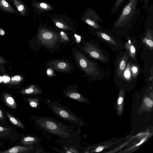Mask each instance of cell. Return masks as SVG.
<instances>
[{"mask_svg": "<svg viewBox=\"0 0 153 153\" xmlns=\"http://www.w3.org/2000/svg\"><path fill=\"white\" fill-rule=\"evenodd\" d=\"M30 118L37 130L57 137L62 146H75L79 142V131L74 126H68L49 117L31 116Z\"/></svg>", "mask_w": 153, "mask_h": 153, "instance_id": "1", "label": "cell"}, {"mask_svg": "<svg viewBox=\"0 0 153 153\" xmlns=\"http://www.w3.org/2000/svg\"><path fill=\"white\" fill-rule=\"evenodd\" d=\"M138 0H128L111 27L112 30L120 35L127 33L135 23L140 12Z\"/></svg>", "mask_w": 153, "mask_h": 153, "instance_id": "2", "label": "cell"}, {"mask_svg": "<svg viewBox=\"0 0 153 153\" xmlns=\"http://www.w3.org/2000/svg\"><path fill=\"white\" fill-rule=\"evenodd\" d=\"M72 53L76 65L84 73V77L93 81L103 79L104 76L103 70L97 62L89 59L75 46L73 47Z\"/></svg>", "mask_w": 153, "mask_h": 153, "instance_id": "3", "label": "cell"}, {"mask_svg": "<svg viewBox=\"0 0 153 153\" xmlns=\"http://www.w3.org/2000/svg\"><path fill=\"white\" fill-rule=\"evenodd\" d=\"M32 42L34 48L36 51L40 50L42 47L52 53L58 51L60 45L62 44L59 32L47 27H38Z\"/></svg>", "mask_w": 153, "mask_h": 153, "instance_id": "4", "label": "cell"}, {"mask_svg": "<svg viewBox=\"0 0 153 153\" xmlns=\"http://www.w3.org/2000/svg\"><path fill=\"white\" fill-rule=\"evenodd\" d=\"M76 44L86 55L103 63H108L109 58L107 51L101 48L94 40L89 41L82 39L79 42H76Z\"/></svg>", "mask_w": 153, "mask_h": 153, "instance_id": "5", "label": "cell"}, {"mask_svg": "<svg viewBox=\"0 0 153 153\" xmlns=\"http://www.w3.org/2000/svg\"><path fill=\"white\" fill-rule=\"evenodd\" d=\"M45 104L56 115L76 128H79L83 125L82 120L67 107L61 104L59 100H48Z\"/></svg>", "mask_w": 153, "mask_h": 153, "instance_id": "6", "label": "cell"}, {"mask_svg": "<svg viewBox=\"0 0 153 153\" xmlns=\"http://www.w3.org/2000/svg\"><path fill=\"white\" fill-rule=\"evenodd\" d=\"M92 33L114 52L121 51L125 49V44L119 38L111 32L102 27L94 28L89 26Z\"/></svg>", "mask_w": 153, "mask_h": 153, "instance_id": "7", "label": "cell"}, {"mask_svg": "<svg viewBox=\"0 0 153 153\" xmlns=\"http://www.w3.org/2000/svg\"><path fill=\"white\" fill-rule=\"evenodd\" d=\"M46 68L50 67L55 71L62 73H69L74 70L73 63L66 59H53L44 64Z\"/></svg>", "mask_w": 153, "mask_h": 153, "instance_id": "8", "label": "cell"}, {"mask_svg": "<svg viewBox=\"0 0 153 153\" xmlns=\"http://www.w3.org/2000/svg\"><path fill=\"white\" fill-rule=\"evenodd\" d=\"M129 58L128 51L126 49L117 54L114 60V78L119 77L122 74Z\"/></svg>", "mask_w": 153, "mask_h": 153, "instance_id": "9", "label": "cell"}, {"mask_svg": "<svg viewBox=\"0 0 153 153\" xmlns=\"http://www.w3.org/2000/svg\"><path fill=\"white\" fill-rule=\"evenodd\" d=\"M84 21L92 27L99 29L102 27L99 23L102 22V19L99 15L92 9H87L83 16Z\"/></svg>", "mask_w": 153, "mask_h": 153, "instance_id": "10", "label": "cell"}, {"mask_svg": "<svg viewBox=\"0 0 153 153\" xmlns=\"http://www.w3.org/2000/svg\"><path fill=\"white\" fill-rule=\"evenodd\" d=\"M77 85H69L63 91L62 94L66 97L78 102H85L86 99L79 92Z\"/></svg>", "mask_w": 153, "mask_h": 153, "instance_id": "11", "label": "cell"}, {"mask_svg": "<svg viewBox=\"0 0 153 153\" xmlns=\"http://www.w3.org/2000/svg\"><path fill=\"white\" fill-rule=\"evenodd\" d=\"M139 44L134 37L130 38L125 44V49L128 51L129 57L133 60L136 59Z\"/></svg>", "mask_w": 153, "mask_h": 153, "instance_id": "12", "label": "cell"}, {"mask_svg": "<svg viewBox=\"0 0 153 153\" xmlns=\"http://www.w3.org/2000/svg\"><path fill=\"white\" fill-rule=\"evenodd\" d=\"M114 80L122 81V82H130L133 80H136L133 79L130 69V61L128 59L125 69L120 76L117 78H114Z\"/></svg>", "mask_w": 153, "mask_h": 153, "instance_id": "13", "label": "cell"}, {"mask_svg": "<svg viewBox=\"0 0 153 153\" xmlns=\"http://www.w3.org/2000/svg\"><path fill=\"white\" fill-rule=\"evenodd\" d=\"M34 146H15L8 150L0 151V153H28L34 149Z\"/></svg>", "mask_w": 153, "mask_h": 153, "instance_id": "14", "label": "cell"}, {"mask_svg": "<svg viewBox=\"0 0 153 153\" xmlns=\"http://www.w3.org/2000/svg\"><path fill=\"white\" fill-rule=\"evenodd\" d=\"M42 90L38 85H32L22 89L20 91L21 94L27 95H35L42 93Z\"/></svg>", "mask_w": 153, "mask_h": 153, "instance_id": "15", "label": "cell"}, {"mask_svg": "<svg viewBox=\"0 0 153 153\" xmlns=\"http://www.w3.org/2000/svg\"><path fill=\"white\" fill-rule=\"evenodd\" d=\"M40 138L37 136H27L24 137L21 141V143L25 145H37L41 142Z\"/></svg>", "mask_w": 153, "mask_h": 153, "instance_id": "16", "label": "cell"}, {"mask_svg": "<svg viewBox=\"0 0 153 153\" xmlns=\"http://www.w3.org/2000/svg\"><path fill=\"white\" fill-rule=\"evenodd\" d=\"M130 69L132 77L134 80H137L140 71V68L137 59L133 60L129 57Z\"/></svg>", "mask_w": 153, "mask_h": 153, "instance_id": "17", "label": "cell"}, {"mask_svg": "<svg viewBox=\"0 0 153 153\" xmlns=\"http://www.w3.org/2000/svg\"><path fill=\"white\" fill-rule=\"evenodd\" d=\"M146 26L148 27L146 28V36L143 39V42L149 48L152 49L153 48V31L149 28L147 24Z\"/></svg>", "mask_w": 153, "mask_h": 153, "instance_id": "18", "label": "cell"}, {"mask_svg": "<svg viewBox=\"0 0 153 153\" xmlns=\"http://www.w3.org/2000/svg\"><path fill=\"white\" fill-rule=\"evenodd\" d=\"M0 9L3 11L12 14H16V11L7 0H0Z\"/></svg>", "mask_w": 153, "mask_h": 153, "instance_id": "19", "label": "cell"}, {"mask_svg": "<svg viewBox=\"0 0 153 153\" xmlns=\"http://www.w3.org/2000/svg\"><path fill=\"white\" fill-rule=\"evenodd\" d=\"M41 98L37 97H25V100L27 101L29 105L32 108L35 109H41L39 106Z\"/></svg>", "mask_w": 153, "mask_h": 153, "instance_id": "20", "label": "cell"}, {"mask_svg": "<svg viewBox=\"0 0 153 153\" xmlns=\"http://www.w3.org/2000/svg\"><path fill=\"white\" fill-rule=\"evenodd\" d=\"M13 2L19 14L25 16L26 13L27 8L26 6L21 0H11Z\"/></svg>", "mask_w": 153, "mask_h": 153, "instance_id": "21", "label": "cell"}, {"mask_svg": "<svg viewBox=\"0 0 153 153\" xmlns=\"http://www.w3.org/2000/svg\"><path fill=\"white\" fill-rule=\"evenodd\" d=\"M4 98L6 105L9 107L15 109L17 108L16 103L13 97L7 93H4Z\"/></svg>", "mask_w": 153, "mask_h": 153, "instance_id": "22", "label": "cell"}, {"mask_svg": "<svg viewBox=\"0 0 153 153\" xmlns=\"http://www.w3.org/2000/svg\"><path fill=\"white\" fill-rule=\"evenodd\" d=\"M6 114L10 122L13 124L23 129L25 127L24 124L20 121L12 116L8 112L6 111Z\"/></svg>", "mask_w": 153, "mask_h": 153, "instance_id": "23", "label": "cell"}, {"mask_svg": "<svg viewBox=\"0 0 153 153\" xmlns=\"http://www.w3.org/2000/svg\"><path fill=\"white\" fill-rule=\"evenodd\" d=\"M126 0H116L112 7L110 14L113 15L116 13L123 5Z\"/></svg>", "mask_w": 153, "mask_h": 153, "instance_id": "24", "label": "cell"}, {"mask_svg": "<svg viewBox=\"0 0 153 153\" xmlns=\"http://www.w3.org/2000/svg\"><path fill=\"white\" fill-rule=\"evenodd\" d=\"M23 79V77L21 75H16L12 77L9 81L10 84H18Z\"/></svg>", "mask_w": 153, "mask_h": 153, "instance_id": "25", "label": "cell"}, {"mask_svg": "<svg viewBox=\"0 0 153 153\" xmlns=\"http://www.w3.org/2000/svg\"><path fill=\"white\" fill-rule=\"evenodd\" d=\"M59 32L62 44H68L69 40L68 37L66 34L63 31H61Z\"/></svg>", "mask_w": 153, "mask_h": 153, "instance_id": "26", "label": "cell"}, {"mask_svg": "<svg viewBox=\"0 0 153 153\" xmlns=\"http://www.w3.org/2000/svg\"><path fill=\"white\" fill-rule=\"evenodd\" d=\"M65 153H77L79 152L78 151L76 150L74 146L67 147L63 145Z\"/></svg>", "mask_w": 153, "mask_h": 153, "instance_id": "27", "label": "cell"}, {"mask_svg": "<svg viewBox=\"0 0 153 153\" xmlns=\"http://www.w3.org/2000/svg\"><path fill=\"white\" fill-rule=\"evenodd\" d=\"M10 131V129L0 126V135H5L8 134Z\"/></svg>", "mask_w": 153, "mask_h": 153, "instance_id": "28", "label": "cell"}, {"mask_svg": "<svg viewBox=\"0 0 153 153\" xmlns=\"http://www.w3.org/2000/svg\"><path fill=\"white\" fill-rule=\"evenodd\" d=\"M46 75L49 76H56V74H54L53 69L51 68H46Z\"/></svg>", "mask_w": 153, "mask_h": 153, "instance_id": "29", "label": "cell"}, {"mask_svg": "<svg viewBox=\"0 0 153 153\" xmlns=\"http://www.w3.org/2000/svg\"><path fill=\"white\" fill-rule=\"evenodd\" d=\"M144 101L148 107H150L153 106V101L150 98L148 97L145 98L144 99Z\"/></svg>", "mask_w": 153, "mask_h": 153, "instance_id": "30", "label": "cell"}, {"mask_svg": "<svg viewBox=\"0 0 153 153\" xmlns=\"http://www.w3.org/2000/svg\"><path fill=\"white\" fill-rule=\"evenodd\" d=\"M143 8L144 10H147L149 7L150 0H143Z\"/></svg>", "mask_w": 153, "mask_h": 153, "instance_id": "31", "label": "cell"}, {"mask_svg": "<svg viewBox=\"0 0 153 153\" xmlns=\"http://www.w3.org/2000/svg\"><path fill=\"white\" fill-rule=\"evenodd\" d=\"M40 7L43 9H47L49 8L48 6L44 3H41L39 4Z\"/></svg>", "mask_w": 153, "mask_h": 153, "instance_id": "32", "label": "cell"}, {"mask_svg": "<svg viewBox=\"0 0 153 153\" xmlns=\"http://www.w3.org/2000/svg\"><path fill=\"white\" fill-rule=\"evenodd\" d=\"M5 117L3 114V112L0 109V124L1 121L5 120Z\"/></svg>", "mask_w": 153, "mask_h": 153, "instance_id": "33", "label": "cell"}, {"mask_svg": "<svg viewBox=\"0 0 153 153\" xmlns=\"http://www.w3.org/2000/svg\"><path fill=\"white\" fill-rule=\"evenodd\" d=\"M104 149V147L102 146H99L95 150V151L97 152H99L101 151Z\"/></svg>", "mask_w": 153, "mask_h": 153, "instance_id": "34", "label": "cell"}, {"mask_svg": "<svg viewBox=\"0 0 153 153\" xmlns=\"http://www.w3.org/2000/svg\"><path fill=\"white\" fill-rule=\"evenodd\" d=\"M123 99L122 97H119L117 100V103L118 105L121 104L123 102Z\"/></svg>", "mask_w": 153, "mask_h": 153, "instance_id": "35", "label": "cell"}, {"mask_svg": "<svg viewBox=\"0 0 153 153\" xmlns=\"http://www.w3.org/2000/svg\"><path fill=\"white\" fill-rule=\"evenodd\" d=\"M6 62V61L1 57L0 56V64L2 65Z\"/></svg>", "mask_w": 153, "mask_h": 153, "instance_id": "36", "label": "cell"}, {"mask_svg": "<svg viewBox=\"0 0 153 153\" xmlns=\"http://www.w3.org/2000/svg\"><path fill=\"white\" fill-rule=\"evenodd\" d=\"M146 139V138H143V139H142L141 141L140 142V143H137L136 145V146H138L140 145V144H142L145 141V140Z\"/></svg>", "mask_w": 153, "mask_h": 153, "instance_id": "37", "label": "cell"}]
</instances>
